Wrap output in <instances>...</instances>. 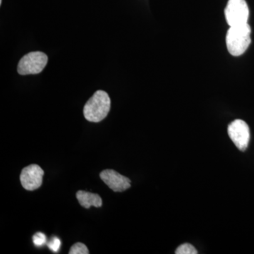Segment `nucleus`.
Listing matches in <instances>:
<instances>
[{
	"label": "nucleus",
	"instance_id": "6e6552de",
	"mask_svg": "<svg viewBox=\"0 0 254 254\" xmlns=\"http://www.w3.org/2000/svg\"><path fill=\"white\" fill-rule=\"evenodd\" d=\"M76 195L80 205L83 208H89L91 206L99 208L103 204L101 197L96 193H90L85 190H78Z\"/></svg>",
	"mask_w": 254,
	"mask_h": 254
},
{
	"label": "nucleus",
	"instance_id": "0eeeda50",
	"mask_svg": "<svg viewBox=\"0 0 254 254\" xmlns=\"http://www.w3.org/2000/svg\"><path fill=\"white\" fill-rule=\"evenodd\" d=\"M100 178L105 185L115 192L125 191L131 187V180L113 170H103Z\"/></svg>",
	"mask_w": 254,
	"mask_h": 254
},
{
	"label": "nucleus",
	"instance_id": "f257e3e1",
	"mask_svg": "<svg viewBox=\"0 0 254 254\" xmlns=\"http://www.w3.org/2000/svg\"><path fill=\"white\" fill-rule=\"evenodd\" d=\"M251 33L252 29L248 23L229 28L226 35V45L227 50L232 56H240L248 49L252 42Z\"/></svg>",
	"mask_w": 254,
	"mask_h": 254
},
{
	"label": "nucleus",
	"instance_id": "9b49d317",
	"mask_svg": "<svg viewBox=\"0 0 254 254\" xmlns=\"http://www.w3.org/2000/svg\"><path fill=\"white\" fill-rule=\"evenodd\" d=\"M46 235H45V234L41 233V232L35 234L34 236L33 237V243L36 247H41L46 243Z\"/></svg>",
	"mask_w": 254,
	"mask_h": 254
},
{
	"label": "nucleus",
	"instance_id": "f03ea898",
	"mask_svg": "<svg viewBox=\"0 0 254 254\" xmlns=\"http://www.w3.org/2000/svg\"><path fill=\"white\" fill-rule=\"evenodd\" d=\"M111 108V100L106 92L98 91L88 100L83 108V115L88 121L99 123L104 120Z\"/></svg>",
	"mask_w": 254,
	"mask_h": 254
},
{
	"label": "nucleus",
	"instance_id": "1a4fd4ad",
	"mask_svg": "<svg viewBox=\"0 0 254 254\" xmlns=\"http://www.w3.org/2000/svg\"><path fill=\"white\" fill-rule=\"evenodd\" d=\"M176 254H196L198 252L195 250L193 245L190 244L185 243L184 245H180L175 251Z\"/></svg>",
	"mask_w": 254,
	"mask_h": 254
},
{
	"label": "nucleus",
	"instance_id": "ddd939ff",
	"mask_svg": "<svg viewBox=\"0 0 254 254\" xmlns=\"http://www.w3.org/2000/svg\"><path fill=\"white\" fill-rule=\"evenodd\" d=\"M1 1H2V0H0V4H1Z\"/></svg>",
	"mask_w": 254,
	"mask_h": 254
},
{
	"label": "nucleus",
	"instance_id": "7ed1b4c3",
	"mask_svg": "<svg viewBox=\"0 0 254 254\" xmlns=\"http://www.w3.org/2000/svg\"><path fill=\"white\" fill-rule=\"evenodd\" d=\"M225 18L230 27L248 23L250 9L245 0H228L225 9Z\"/></svg>",
	"mask_w": 254,
	"mask_h": 254
},
{
	"label": "nucleus",
	"instance_id": "39448f33",
	"mask_svg": "<svg viewBox=\"0 0 254 254\" xmlns=\"http://www.w3.org/2000/svg\"><path fill=\"white\" fill-rule=\"evenodd\" d=\"M229 136L237 148L245 151L250 141V129L248 125L242 120H236L229 125L227 128Z\"/></svg>",
	"mask_w": 254,
	"mask_h": 254
},
{
	"label": "nucleus",
	"instance_id": "423d86ee",
	"mask_svg": "<svg viewBox=\"0 0 254 254\" xmlns=\"http://www.w3.org/2000/svg\"><path fill=\"white\" fill-rule=\"evenodd\" d=\"M44 171L38 165H31L23 169L20 175L22 187L26 190H33L40 188L43 184Z\"/></svg>",
	"mask_w": 254,
	"mask_h": 254
},
{
	"label": "nucleus",
	"instance_id": "f8f14e48",
	"mask_svg": "<svg viewBox=\"0 0 254 254\" xmlns=\"http://www.w3.org/2000/svg\"><path fill=\"white\" fill-rule=\"evenodd\" d=\"M60 246H61V241L56 237H53L48 243V248L53 252H58L60 250Z\"/></svg>",
	"mask_w": 254,
	"mask_h": 254
},
{
	"label": "nucleus",
	"instance_id": "9d476101",
	"mask_svg": "<svg viewBox=\"0 0 254 254\" xmlns=\"http://www.w3.org/2000/svg\"><path fill=\"white\" fill-rule=\"evenodd\" d=\"M69 254H88L89 251L84 244L78 242V243L74 244L70 249Z\"/></svg>",
	"mask_w": 254,
	"mask_h": 254
},
{
	"label": "nucleus",
	"instance_id": "20e7f679",
	"mask_svg": "<svg viewBox=\"0 0 254 254\" xmlns=\"http://www.w3.org/2000/svg\"><path fill=\"white\" fill-rule=\"evenodd\" d=\"M48 56L42 52H31L23 56L18 65V73L21 75L41 73L48 63Z\"/></svg>",
	"mask_w": 254,
	"mask_h": 254
}]
</instances>
